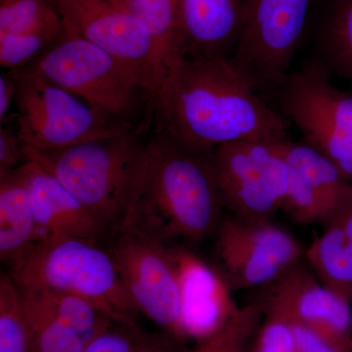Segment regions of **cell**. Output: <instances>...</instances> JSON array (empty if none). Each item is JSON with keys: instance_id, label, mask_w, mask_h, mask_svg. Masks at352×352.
I'll use <instances>...</instances> for the list:
<instances>
[{"instance_id": "7a4b0ae2", "label": "cell", "mask_w": 352, "mask_h": 352, "mask_svg": "<svg viewBox=\"0 0 352 352\" xmlns=\"http://www.w3.org/2000/svg\"><path fill=\"white\" fill-rule=\"evenodd\" d=\"M210 154L161 132L147 142L119 232L191 249L214 237L226 212Z\"/></svg>"}, {"instance_id": "f1b7e54d", "label": "cell", "mask_w": 352, "mask_h": 352, "mask_svg": "<svg viewBox=\"0 0 352 352\" xmlns=\"http://www.w3.org/2000/svg\"><path fill=\"white\" fill-rule=\"evenodd\" d=\"M298 349L295 327L280 317L264 314L252 352H298Z\"/></svg>"}, {"instance_id": "ac0fdd59", "label": "cell", "mask_w": 352, "mask_h": 352, "mask_svg": "<svg viewBox=\"0 0 352 352\" xmlns=\"http://www.w3.org/2000/svg\"><path fill=\"white\" fill-rule=\"evenodd\" d=\"M305 254L324 286L352 302V186Z\"/></svg>"}, {"instance_id": "9c48e42d", "label": "cell", "mask_w": 352, "mask_h": 352, "mask_svg": "<svg viewBox=\"0 0 352 352\" xmlns=\"http://www.w3.org/2000/svg\"><path fill=\"white\" fill-rule=\"evenodd\" d=\"M287 139H252L222 145L210 154L226 214L271 221L288 193Z\"/></svg>"}, {"instance_id": "3957f363", "label": "cell", "mask_w": 352, "mask_h": 352, "mask_svg": "<svg viewBox=\"0 0 352 352\" xmlns=\"http://www.w3.org/2000/svg\"><path fill=\"white\" fill-rule=\"evenodd\" d=\"M146 144L127 129L61 149L25 146V154L54 176L113 237L122 226Z\"/></svg>"}, {"instance_id": "83f0119b", "label": "cell", "mask_w": 352, "mask_h": 352, "mask_svg": "<svg viewBox=\"0 0 352 352\" xmlns=\"http://www.w3.org/2000/svg\"><path fill=\"white\" fill-rule=\"evenodd\" d=\"M61 32H0V65L9 71L30 66L56 41Z\"/></svg>"}, {"instance_id": "d6a6232c", "label": "cell", "mask_w": 352, "mask_h": 352, "mask_svg": "<svg viewBox=\"0 0 352 352\" xmlns=\"http://www.w3.org/2000/svg\"></svg>"}, {"instance_id": "8992f818", "label": "cell", "mask_w": 352, "mask_h": 352, "mask_svg": "<svg viewBox=\"0 0 352 352\" xmlns=\"http://www.w3.org/2000/svg\"><path fill=\"white\" fill-rule=\"evenodd\" d=\"M10 73L16 85L17 132L27 147L61 149L131 129L109 119L31 66Z\"/></svg>"}, {"instance_id": "4316f807", "label": "cell", "mask_w": 352, "mask_h": 352, "mask_svg": "<svg viewBox=\"0 0 352 352\" xmlns=\"http://www.w3.org/2000/svg\"><path fill=\"white\" fill-rule=\"evenodd\" d=\"M0 352H31L19 288L9 273L0 276Z\"/></svg>"}, {"instance_id": "52a82bcc", "label": "cell", "mask_w": 352, "mask_h": 352, "mask_svg": "<svg viewBox=\"0 0 352 352\" xmlns=\"http://www.w3.org/2000/svg\"><path fill=\"white\" fill-rule=\"evenodd\" d=\"M320 2L244 0L242 32L230 61L256 90L282 87Z\"/></svg>"}, {"instance_id": "d4e9b609", "label": "cell", "mask_w": 352, "mask_h": 352, "mask_svg": "<svg viewBox=\"0 0 352 352\" xmlns=\"http://www.w3.org/2000/svg\"><path fill=\"white\" fill-rule=\"evenodd\" d=\"M55 0H0V32L63 31Z\"/></svg>"}, {"instance_id": "30bf717a", "label": "cell", "mask_w": 352, "mask_h": 352, "mask_svg": "<svg viewBox=\"0 0 352 352\" xmlns=\"http://www.w3.org/2000/svg\"><path fill=\"white\" fill-rule=\"evenodd\" d=\"M214 239L217 268L232 289L264 288L305 258L298 241L272 221L226 214Z\"/></svg>"}, {"instance_id": "ffe728a7", "label": "cell", "mask_w": 352, "mask_h": 352, "mask_svg": "<svg viewBox=\"0 0 352 352\" xmlns=\"http://www.w3.org/2000/svg\"><path fill=\"white\" fill-rule=\"evenodd\" d=\"M314 19L317 59L352 83V0H321Z\"/></svg>"}, {"instance_id": "8fae6325", "label": "cell", "mask_w": 352, "mask_h": 352, "mask_svg": "<svg viewBox=\"0 0 352 352\" xmlns=\"http://www.w3.org/2000/svg\"><path fill=\"white\" fill-rule=\"evenodd\" d=\"M109 250L138 311L184 342L179 285L168 245L133 231H120Z\"/></svg>"}, {"instance_id": "484cf974", "label": "cell", "mask_w": 352, "mask_h": 352, "mask_svg": "<svg viewBox=\"0 0 352 352\" xmlns=\"http://www.w3.org/2000/svg\"><path fill=\"white\" fill-rule=\"evenodd\" d=\"M184 342L166 333L145 332L138 325L113 323L85 352H180Z\"/></svg>"}, {"instance_id": "cb8c5ba5", "label": "cell", "mask_w": 352, "mask_h": 352, "mask_svg": "<svg viewBox=\"0 0 352 352\" xmlns=\"http://www.w3.org/2000/svg\"><path fill=\"white\" fill-rule=\"evenodd\" d=\"M263 318V303L256 296L251 302L239 307L219 332L197 342L193 349L183 347L180 352H252Z\"/></svg>"}, {"instance_id": "44dd1931", "label": "cell", "mask_w": 352, "mask_h": 352, "mask_svg": "<svg viewBox=\"0 0 352 352\" xmlns=\"http://www.w3.org/2000/svg\"><path fill=\"white\" fill-rule=\"evenodd\" d=\"M129 8L144 23L154 39L155 89L166 67L184 53L179 0H131Z\"/></svg>"}, {"instance_id": "ba28073f", "label": "cell", "mask_w": 352, "mask_h": 352, "mask_svg": "<svg viewBox=\"0 0 352 352\" xmlns=\"http://www.w3.org/2000/svg\"><path fill=\"white\" fill-rule=\"evenodd\" d=\"M332 76L317 58L292 71L277 92L280 113L352 182V94Z\"/></svg>"}, {"instance_id": "603a6c76", "label": "cell", "mask_w": 352, "mask_h": 352, "mask_svg": "<svg viewBox=\"0 0 352 352\" xmlns=\"http://www.w3.org/2000/svg\"><path fill=\"white\" fill-rule=\"evenodd\" d=\"M18 286V285H17ZM19 288L31 352H85L87 344L27 289Z\"/></svg>"}, {"instance_id": "4dcf8cb0", "label": "cell", "mask_w": 352, "mask_h": 352, "mask_svg": "<svg viewBox=\"0 0 352 352\" xmlns=\"http://www.w3.org/2000/svg\"><path fill=\"white\" fill-rule=\"evenodd\" d=\"M294 327L298 339V352H340L307 329Z\"/></svg>"}, {"instance_id": "277c9868", "label": "cell", "mask_w": 352, "mask_h": 352, "mask_svg": "<svg viewBox=\"0 0 352 352\" xmlns=\"http://www.w3.org/2000/svg\"><path fill=\"white\" fill-rule=\"evenodd\" d=\"M19 287L63 292L85 298L115 323L138 325V309L127 293L110 250L99 243L47 235L10 264Z\"/></svg>"}, {"instance_id": "2e32d148", "label": "cell", "mask_w": 352, "mask_h": 352, "mask_svg": "<svg viewBox=\"0 0 352 352\" xmlns=\"http://www.w3.org/2000/svg\"><path fill=\"white\" fill-rule=\"evenodd\" d=\"M32 210L44 236L58 235L99 243L109 234L94 215L36 162L22 166Z\"/></svg>"}, {"instance_id": "1f68e13d", "label": "cell", "mask_w": 352, "mask_h": 352, "mask_svg": "<svg viewBox=\"0 0 352 352\" xmlns=\"http://www.w3.org/2000/svg\"><path fill=\"white\" fill-rule=\"evenodd\" d=\"M16 85L10 72L0 76V120L3 124L11 104L15 101Z\"/></svg>"}, {"instance_id": "836d02e7", "label": "cell", "mask_w": 352, "mask_h": 352, "mask_svg": "<svg viewBox=\"0 0 352 352\" xmlns=\"http://www.w3.org/2000/svg\"><path fill=\"white\" fill-rule=\"evenodd\" d=\"M55 1H56V0H55Z\"/></svg>"}, {"instance_id": "5bb4252c", "label": "cell", "mask_w": 352, "mask_h": 352, "mask_svg": "<svg viewBox=\"0 0 352 352\" xmlns=\"http://www.w3.org/2000/svg\"><path fill=\"white\" fill-rule=\"evenodd\" d=\"M179 285L180 325L185 340L200 342L219 332L239 309L217 266L210 265L191 248L168 245Z\"/></svg>"}, {"instance_id": "f546056e", "label": "cell", "mask_w": 352, "mask_h": 352, "mask_svg": "<svg viewBox=\"0 0 352 352\" xmlns=\"http://www.w3.org/2000/svg\"><path fill=\"white\" fill-rule=\"evenodd\" d=\"M25 145L17 129H0V177L17 170L25 162Z\"/></svg>"}, {"instance_id": "6da1fadb", "label": "cell", "mask_w": 352, "mask_h": 352, "mask_svg": "<svg viewBox=\"0 0 352 352\" xmlns=\"http://www.w3.org/2000/svg\"><path fill=\"white\" fill-rule=\"evenodd\" d=\"M151 104L160 132L200 154L239 141L289 138V120L226 58L173 60L153 90Z\"/></svg>"}, {"instance_id": "e0dca14e", "label": "cell", "mask_w": 352, "mask_h": 352, "mask_svg": "<svg viewBox=\"0 0 352 352\" xmlns=\"http://www.w3.org/2000/svg\"><path fill=\"white\" fill-rule=\"evenodd\" d=\"M183 56L231 59L239 43L244 0H179Z\"/></svg>"}, {"instance_id": "7c38bea8", "label": "cell", "mask_w": 352, "mask_h": 352, "mask_svg": "<svg viewBox=\"0 0 352 352\" xmlns=\"http://www.w3.org/2000/svg\"><path fill=\"white\" fill-rule=\"evenodd\" d=\"M256 296L264 314L314 333L340 352H352L351 302L319 281L303 258Z\"/></svg>"}, {"instance_id": "d6986e66", "label": "cell", "mask_w": 352, "mask_h": 352, "mask_svg": "<svg viewBox=\"0 0 352 352\" xmlns=\"http://www.w3.org/2000/svg\"><path fill=\"white\" fill-rule=\"evenodd\" d=\"M22 166L0 177V258L9 264L44 237L34 217Z\"/></svg>"}, {"instance_id": "9a60e30c", "label": "cell", "mask_w": 352, "mask_h": 352, "mask_svg": "<svg viewBox=\"0 0 352 352\" xmlns=\"http://www.w3.org/2000/svg\"><path fill=\"white\" fill-rule=\"evenodd\" d=\"M288 193L283 210L300 224L321 226L340 205L352 182L307 141L286 143Z\"/></svg>"}, {"instance_id": "7402d4cb", "label": "cell", "mask_w": 352, "mask_h": 352, "mask_svg": "<svg viewBox=\"0 0 352 352\" xmlns=\"http://www.w3.org/2000/svg\"><path fill=\"white\" fill-rule=\"evenodd\" d=\"M19 287V286H18ZM69 330L89 344L115 322L94 303L80 296L51 289L25 288Z\"/></svg>"}, {"instance_id": "5b68a950", "label": "cell", "mask_w": 352, "mask_h": 352, "mask_svg": "<svg viewBox=\"0 0 352 352\" xmlns=\"http://www.w3.org/2000/svg\"><path fill=\"white\" fill-rule=\"evenodd\" d=\"M30 66L124 126H131L143 102L151 101L149 87L138 72L65 27Z\"/></svg>"}, {"instance_id": "4fadbf2b", "label": "cell", "mask_w": 352, "mask_h": 352, "mask_svg": "<svg viewBox=\"0 0 352 352\" xmlns=\"http://www.w3.org/2000/svg\"><path fill=\"white\" fill-rule=\"evenodd\" d=\"M64 27L131 66L150 91L156 80L154 39L131 9L111 0H56Z\"/></svg>"}]
</instances>
